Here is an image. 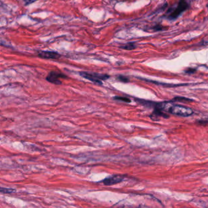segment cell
<instances>
[{
  "mask_svg": "<svg viewBox=\"0 0 208 208\" xmlns=\"http://www.w3.org/2000/svg\"><path fill=\"white\" fill-rule=\"evenodd\" d=\"M80 75L81 76L84 78L91 81L94 83L98 84L99 85H102V81L106 80L110 76L108 75L105 74H99L97 73H90V72H85V71H81L80 72Z\"/></svg>",
  "mask_w": 208,
  "mask_h": 208,
  "instance_id": "2",
  "label": "cell"
},
{
  "mask_svg": "<svg viewBox=\"0 0 208 208\" xmlns=\"http://www.w3.org/2000/svg\"><path fill=\"white\" fill-rule=\"evenodd\" d=\"M39 56L44 59H56L60 57V55L55 52L49 51H41L39 52Z\"/></svg>",
  "mask_w": 208,
  "mask_h": 208,
  "instance_id": "6",
  "label": "cell"
},
{
  "mask_svg": "<svg viewBox=\"0 0 208 208\" xmlns=\"http://www.w3.org/2000/svg\"><path fill=\"white\" fill-rule=\"evenodd\" d=\"M117 79L123 83H128L129 81V80L128 78H127L125 76H123V75H119L117 76Z\"/></svg>",
  "mask_w": 208,
  "mask_h": 208,
  "instance_id": "9",
  "label": "cell"
},
{
  "mask_svg": "<svg viewBox=\"0 0 208 208\" xmlns=\"http://www.w3.org/2000/svg\"><path fill=\"white\" fill-rule=\"evenodd\" d=\"M195 71V70L189 69L186 71V73H194Z\"/></svg>",
  "mask_w": 208,
  "mask_h": 208,
  "instance_id": "12",
  "label": "cell"
},
{
  "mask_svg": "<svg viewBox=\"0 0 208 208\" xmlns=\"http://www.w3.org/2000/svg\"><path fill=\"white\" fill-rule=\"evenodd\" d=\"M188 7V4L186 0H180L178 4V6L175 9V11L170 15V18H177L182 12L186 10Z\"/></svg>",
  "mask_w": 208,
  "mask_h": 208,
  "instance_id": "4",
  "label": "cell"
},
{
  "mask_svg": "<svg viewBox=\"0 0 208 208\" xmlns=\"http://www.w3.org/2000/svg\"><path fill=\"white\" fill-rule=\"evenodd\" d=\"M136 45L134 43H126L124 45H122L121 46H120V48L123 49V50H134V48H136Z\"/></svg>",
  "mask_w": 208,
  "mask_h": 208,
  "instance_id": "7",
  "label": "cell"
},
{
  "mask_svg": "<svg viewBox=\"0 0 208 208\" xmlns=\"http://www.w3.org/2000/svg\"><path fill=\"white\" fill-rule=\"evenodd\" d=\"M22 1L24 2L25 5H28L29 4H31L35 1V0H22Z\"/></svg>",
  "mask_w": 208,
  "mask_h": 208,
  "instance_id": "11",
  "label": "cell"
},
{
  "mask_svg": "<svg viewBox=\"0 0 208 208\" xmlns=\"http://www.w3.org/2000/svg\"><path fill=\"white\" fill-rule=\"evenodd\" d=\"M67 76L56 71H51L46 77V80L52 84L56 85L62 84V82L60 80V78H67Z\"/></svg>",
  "mask_w": 208,
  "mask_h": 208,
  "instance_id": "3",
  "label": "cell"
},
{
  "mask_svg": "<svg viewBox=\"0 0 208 208\" xmlns=\"http://www.w3.org/2000/svg\"><path fill=\"white\" fill-rule=\"evenodd\" d=\"M124 180V177L122 175H113L110 177L105 178L104 180L102 181L101 182L106 186H111L114 184H116L117 183H119L122 182Z\"/></svg>",
  "mask_w": 208,
  "mask_h": 208,
  "instance_id": "5",
  "label": "cell"
},
{
  "mask_svg": "<svg viewBox=\"0 0 208 208\" xmlns=\"http://www.w3.org/2000/svg\"><path fill=\"white\" fill-rule=\"evenodd\" d=\"M157 109L168 112L172 114L181 117H188L193 114V111L189 108L180 105L172 104L170 103H163L158 104Z\"/></svg>",
  "mask_w": 208,
  "mask_h": 208,
  "instance_id": "1",
  "label": "cell"
},
{
  "mask_svg": "<svg viewBox=\"0 0 208 208\" xmlns=\"http://www.w3.org/2000/svg\"><path fill=\"white\" fill-rule=\"evenodd\" d=\"M1 193L2 194H11L12 192H15V190L13 189H9V188H3L1 187V190H0Z\"/></svg>",
  "mask_w": 208,
  "mask_h": 208,
  "instance_id": "8",
  "label": "cell"
},
{
  "mask_svg": "<svg viewBox=\"0 0 208 208\" xmlns=\"http://www.w3.org/2000/svg\"><path fill=\"white\" fill-rule=\"evenodd\" d=\"M114 99H116V100H119V101H124V102H126V103H130L131 102V99L126 97H117V96H116V97H114Z\"/></svg>",
  "mask_w": 208,
  "mask_h": 208,
  "instance_id": "10",
  "label": "cell"
}]
</instances>
